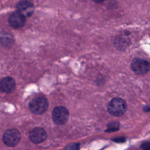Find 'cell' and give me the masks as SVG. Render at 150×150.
Segmentation results:
<instances>
[{
    "label": "cell",
    "mask_w": 150,
    "mask_h": 150,
    "mask_svg": "<svg viewBox=\"0 0 150 150\" xmlns=\"http://www.w3.org/2000/svg\"><path fill=\"white\" fill-rule=\"evenodd\" d=\"M107 110L108 112L113 116H121L127 110L126 103L120 98H112L108 104Z\"/></svg>",
    "instance_id": "obj_1"
},
{
    "label": "cell",
    "mask_w": 150,
    "mask_h": 150,
    "mask_svg": "<svg viewBox=\"0 0 150 150\" xmlns=\"http://www.w3.org/2000/svg\"><path fill=\"white\" fill-rule=\"evenodd\" d=\"M49 102L44 96H38L31 100L29 103L30 111L35 114H42L44 113L48 108Z\"/></svg>",
    "instance_id": "obj_2"
},
{
    "label": "cell",
    "mask_w": 150,
    "mask_h": 150,
    "mask_svg": "<svg viewBox=\"0 0 150 150\" xmlns=\"http://www.w3.org/2000/svg\"><path fill=\"white\" fill-rule=\"evenodd\" d=\"M52 115L53 121L56 124L63 125L67 121L69 112L65 107L57 106L53 109Z\"/></svg>",
    "instance_id": "obj_3"
},
{
    "label": "cell",
    "mask_w": 150,
    "mask_h": 150,
    "mask_svg": "<svg viewBox=\"0 0 150 150\" xmlns=\"http://www.w3.org/2000/svg\"><path fill=\"white\" fill-rule=\"evenodd\" d=\"M3 141L8 146L13 147L18 145L21 139V134L18 129H7L4 134Z\"/></svg>",
    "instance_id": "obj_4"
},
{
    "label": "cell",
    "mask_w": 150,
    "mask_h": 150,
    "mask_svg": "<svg viewBox=\"0 0 150 150\" xmlns=\"http://www.w3.org/2000/svg\"><path fill=\"white\" fill-rule=\"evenodd\" d=\"M132 70L138 74H145L150 70V64L146 60L142 59H134L131 63Z\"/></svg>",
    "instance_id": "obj_5"
},
{
    "label": "cell",
    "mask_w": 150,
    "mask_h": 150,
    "mask_svg": "<svg viewBox=\"0 0 150 150\" xmlns=\"http://www.w3.org/2000/svg\"><path fill=\"white\" fill-rule=\"evenodd\" d=\"M17 11L25 18L30 16L34 11L33 4L28 0H22L16 5Z\"/></svg>",
    "instance_id": "obj_6"
},
{
    "label": "cell",
    "mask_w": 150,
    "mask_h": 150,
    "mask_svg": "<svg viewBox=\"0 0 150 150\" xmlns=\"http://www.w3.org/2000/svg\"><path fill=\"white\" fill-rule=\"evenodd\" d=\"M46 138L47 133L42 128H35L29 132V139L34 144H40L43 142Z\"/></svg>",
    "instance_id": "obj_7"
},
{
    "label": "cell",
    "mask_w": 150,
    "mask_h": 150,
    "mask_svg": "<svg viewBox=\"0 0 150 150\" xmlns=\"http://www.w3.org/2000/svg\"><path fill=\"white\" fill-rule=\"evenodd\" d=\"M16 87L15 80L11 77H5L0 81V91L5 93L12 92Z\"/></svg>",
    "instance_id": "obj_8"
},
{
    "label": "cell",
    "mask_w": 150,
    "mask_h": 150,
    "mask_svg": "<svg viewBox=\"0 0 150 150\" xmlns=\"http://www.w3.org/2000/svg\"><path fill=\"white\" fill-rule=\"evenodd\" d=\"M25 17L18 11L12 13L8 19L10 25L14 28L22 27L25 23Z\"/></svg>",
    "instance_id": "obj_9"
},
{
    "label": "cell",
    "mask_w": 150,
    "mask_h": 150,
    "mask_svg": "<svg viewBox=\"0 0 150 150\" xmlns=\"http://www.w3.org/2000/svg\"><path fill=\"white\" fill-rule=\"evenodd\" d=\"M129 41L124 37H118L114 41V45L117 49L120 50H125L129 45Z\"/></svg>",
    "instance_id": "obj_10"
},
{
    "label": "cell",
    "mask_w": 150,
    "mask_h": 150,
    "mask_svg": "<svg viewBox=\"0 0 150 150\" xmlns=\"http://www.w3.org/2000/svg\"><path fill=\"white\" fill-rule=\"evenodd\" d=\"M65 149H79V145L78 144H71L69 145L66 147H65Z\"/></svg>",
    "instance_id": "obj_11"
},
{
    "label": "cell",
    "mask_w": 150,
    "mask_h": 150,
    "mask_svg": "<svg viewBox=\"0 0 150 150\" xmlns=\"http://www.w3.org/2000/svg\"><path fill=\"white\" fill-rule=\"evenodd\" d=\"M94 2H96V3H101L104 1H105V0H93Z\"/></svg>",
    "instance_id": "obj_12"
}]
</instances>
